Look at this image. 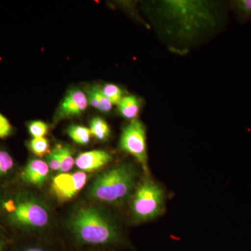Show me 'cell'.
<instances>
[{"label": "cell", "mask_w": 251, "mask_h": 251, "mask_svg": "<svg viewBox=\"0 0 251 251\" xmlns=\"http://www.w3.org/2000/svg\"><path fill=\"white\" fill-rule=\"evenodd\" d=\"M10 251H51L49 249L36 244H16Z\"/></svg>", "instance_id": "23"}, {"label": "cell", "mask_w": 251, "mask_h": 251, "mask_svg": "<svg viewBox=\"0 0 251 251\" xmlns=\"http://www.w3.org/2000/svg\"><path fill=\"white\" fill-rule=\"evenodd\" d=\"M102 92L106 96L112 104L118 105L122 98V91L118 86L113 84H107L102 89Z\"/></svg>", "instance_id": "18"}, {"label": "cell", "mask_w": 251, "mask_h": 251, "mask_svg": "<svg viewBox=\"0 0 251 251\" xmlns=\"http://www.w3.org/2000/svg\"><path fill=\"white\" fill-rule=\"evenodd\" d=\"M11 244V241L2 232H0V251H7Z\"/></svg>", "instance_id": "24"}, {"label": "cell", "mask_w": 251, "mask_h": 251, "mask_svg": "<svg viewBox=\"0 0 251 251\" xmlns=\"http://www.w3.org/2000/svg\"><path fill=\"white\" fill-rule=\"evenodd\" d=\"M28 130L33 138H44L49 132V126L41 121H33L27 125Z\"/></svg>", "instance_id": "19"}, {"label": "cell", "mask_w": 251, "mask_h": 251, "mask_svg": "<svg viewBox=\"0 0 251 251\" xmlns=\"http://www.w3.org/2000/svg\"><path fill=\"white\" fill-rule=\"evenodd\" d=\"M163 206V189L151 179H147L135 191L130 209L135 221L146 222L159 216Z\"/></svg>", "instance_id": "5"}, {"label": "cell", "mask_w": 251, "mask_h": 251, "mask_svg": "<svg viewBox=\"0 0 251 251\" xmlns=\"http://www.w3.org/2000/svg\"><path fill=\"white\" fill-rule=\"evenodd\" d=\"M67 133L75 143L82 145L90 143L92 135L90 128L80 125L70 126L68 128Z\"/></svg>", "instance_id": "13"}, {"label": "cell", "mask_w": 251, "mask_h": 251, "mask_svg": "<svg viewBox=\"0 0 251 251\" xmlns=\"http://www.w3.org/2000/svg\"><path fill=\"white\" fill-rule=\"evenodd\" d=\"M59 161H60V173H68L75 165V159L73 156L72 149L66 145H57Z\"/></svg>", "instance_id": "15"}, {"label": "cell", "mask_w": 251, "mask_h": 251, "mask_svg": "<svg viewBox=\"0 0 251 251\" xmlns=\"http://www.w3.org/2000/svg\"><path fill=\"white\" fill-rule=\"evenodd\" d=\"M120 148L134 157L141 164L145 173H148L146 132L145 126L140 120H132L123 128L120 137Z\"/></svg>", "instance_id": "6"}, {"label": "cell", "mask_w": 251, "mask_h": 251, "mask_svg": "<svg viewBox=\"0 0 251 251\" xmlns=\"http://www.w3.org/2000/svg\"><path fill=\"white\" fill-rule=\"evenodd\" d=\"M231 4L239 21L245 22L251 19V0H235Z\"/></svg>", "instance_id": "17"}, {"label": "cell", "mask_w": 251, "mask_h": 251, "mask_svg": "<svg viewBox=\"0 0 251 251\" xmlns=\"http://www.w3.org/2000/svg\"><path fill=\"white\" fill-rule=\"evenodd\" d=\"M217 4L206 1H163L158 12L173 27L176 37L191 41L206 31L215 29L224 20Z\"/></svg>", "instance_id": "1"}, {"label": "cell", "mask_w": 251, "mask_h": 251, "mask_svg": "<svg viewBox=\"0 0 251 251\" xmlns=\"http://www.w3.org/2000/svg\"><path fill=\"white\" fill-rule=\"evenodd\" d=\"M46 160V162L51 171L60 172V161H59V152L57 146L52 151H50L49 154H47Z\"/></svg>", "instance_id": "21"}, {"label": "cell", "mask_w": 251, "mask_h": 251, "mask_svg": "<svg viewBox=\"0 0 251 251\" xmlns=\"http://www.w3.org/2000/svg\"><path fill=\"white\" fill-rule=\"evenodd\" d=\"M16 162L11 153L0 146V184L12 178L16 173Z\"/></svg>", "instance_id": "11"}, {"label": "cell", "mask_w": 251, "mask_h": 251, "mask_svg": "<svg viewBox=\"0 0 251 251\" xmlns=\"http://www.w3.org/2000/svg\"><path fill=\"white\" fill-rule=\"evenodd\" d=\"M68 227L82 245L102 247L116 244L120 235L116 225L104 211L94 206H82L73 213Z\"/></svg>", "instance_id": "3"}, {"label": "cell", "mask_w": 251, "mask_h": 251, "mask_svg": "<svg viewBox=\"0 0 251 251\" xmlns=\"http://www.w3.org/2000/svg\"><path fill=\"white\" fill-rule=\"evenodd\" d=\"M90 129L92 135L100 141H105L110 137V127L107 122L100 117H95L92 120Z\"/></svg>", "instance_id": "14"}, {"label": "cell", "mask_w": 251, "mask_h": 251, "mask_svg": "<svg viewBox=\"0 0 251 251\" xmlns=\"http://www.w3.org/2000/svg\"><path fill=\"white\" fill-rule=\"evenodd\" d=\"M27 147L36 156L43 157L50 153L49 142L45 138H33L27 142Z\"/></svg>", "instance_id": "16"}, {"label": "cell", "mask_w": 251, "mask_h": 251, "mask_svg": "<svg viewBox=\"0 0 251 251\" xmlns=\"http://www.w3.org/2000/svg\"><path fill=\"white\" fill-rule=\"evenodd\" d=\"M88 105V99L82 91L72 90L63 100L59 109V118L76 116L85 111Z\"/></svg>", "instance_id": "10"}, {"label": "cell", "mask_w": 251, "mask_h": 251, "mask_svg": "<svg viewBox=\"0 0 251 251\" xmlns=\"http://www.w3.org/2000/svg\"><path fill=\"white\" fill-rule=\"evenodd\" d=\"M1 198H2V191H1V188H0V211H1Z\"/></svg>", "instance_id": "25"}, {"label": "cell", "mask_w": 251, "mask_h": 251, "mask_svg": "<svg viewBox=\"0 0 251 251\" xmlns=\"http://www.w3.org/2000/svg\"><path fill=\"white\" fill-rule=\"evenodd\" d=\"M50 170L46 161L31 158L18 173V181L25 185L40 186L49 179Z\"/></svg>", "instance_id": "8"}, {"label": "cell", "mask_w": 251, "mask_h": 251, "mask_svg": "<svg viewBox=\"0 0 251 251\" xmlns=\"http://www.w3.org/2000/svg\"><path fill=\"white\" fill-rule=\"evenodd\" d=\"M0 221L15 232H36L47 227L51 214L44 201L29 191L2 189Z\"/></svg>", "instance_id": "2"}, {"label": "cell", "mask_w": 251, "mask_h": 251, "mask_svg": "<svg viewBox=\"0 0 251 251\" xmlns=\"http://www.w3.org/2000/svg\"><path fill=\"white\" fill-rule=\"evenodd\" d=\"M134 167L124 163L99 175L90 186L88 194L99 202H123L131 194L136 181Z\"/></svg>", "instance_id": "4"}, {"label": "cell", "mask_w": 251, "mask_h": 251, "mask_svg": "<svg viewBox=\"0 0 251 251\" xmlns=\"http://www.w3.org/2000/svg\"><path fill=\"white\" fill-rule=\"evenodd\" d=\"M112 156L104 150H94L81 153L75 158V165L82 172H92L100 169L112 161Z\"/></svg>", "instance_id": "9"}, {"label": "cell", "mask_w": 251, "mask_h": 251, "mask_svg": "<svg viewBox=\"0 0 251 251\" xmlns=\"http://www.w3.org/2000/svg\"><path fill=\"white\" fill-rule=\"evenodd\" d=\"M14 128L9 120L0 112V139H4L11 136Z\"/></svg>", "instance_id": "22"}, {"label": "cell", "mask_w": 251, "mask_h": 251, "mask_svg": "<svg viewBox=\"0 0 251 251\" xmlns=\"http://www.w3.org/2000/svg\"><path fill=\"white\" fill-rule=\"evenodd\" d=\"M140 102L135 96H128L122 99L118 104L120 115L127 120H134L139 114Z\"/></svg>", "instance_id": "12"}, {"label": "cell", "mask_w": 251, "mask_h": 251, "mask_svg": "<svg viewBox=\"0 0 251 251\" xmlns=\"http://www.w3.org/2000/svg\"><path fill=\"white\" fill-rule=\"evenodd\" d=\"M87 179L88 175L85 172L60 173L52 179L51 191L59 202H67L80 192Z\"/></svg>", "instance_id": "7"}, {"label": "cell", "mask_w": 251, "mask_h": 251, "mask_svg": "<svg viewBox=\"0 0 251 251\" xmlns=\"http://www.w3.org/2000/svg\"><path fill=\"white\" fill-rule=\"evenodd\" d=\"M92 89L94 91L97 99V101H98V110H100V112H104V113L110 112L112 108V105H113L112 102L110 101V99L103 94L102 90L99 89V87H92Z\"/></svg>", "instance_id": "20"}]
</instances>
